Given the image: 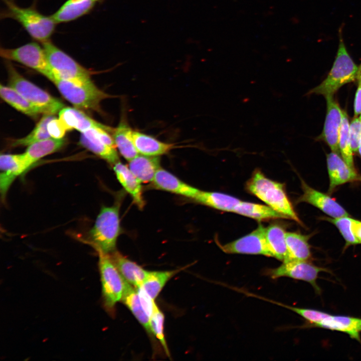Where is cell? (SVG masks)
I'll list each match as a JSON object with an SVG mask.
<instances>
[{
  "mask_svg": "<svg viewBox=\"0 0 361 361\" xmlns=\"http://www.w3.org/2000/svg\"><path fill=\"white\" fill-rule=\"evenodd\" d=\"M246 188L268 206L302 225L283 184L268 178L260 169H256L247 182Z\"/></svg>",
  "mask_w": 361,
  "mask_h": 361,
  "instance_id": "6da1fadb",
  "label": "cell"
},
{
  "mask_svg": "<svg viewBox=\"0 0 361 361\" xmlns=\"http://www.w3.org/2000/svg\"><path fill=\"white\" fill-rule=\"evenodd\" d=\"M119 208L118 203L111 206H103L89 231V239L98 252L109 254L116 251L121 231Z\"/></svg>",
  "mask_w": 361,
  "mask_h": 361,
  "instance_id": "7a4b0ae2",
  "label": "cell"
},
{
  "mask_svg": "<svg viewBox=\"0 0 361 361\" xmlns=\"http://www.w3.org/2000/svg\"><path fill=\"white\" fill-rule=\"evenodd\" d=\"M4 1L6 7L2 17L17 21L34 39L40 43L50 40L57 24L51 16H45L32 7H20L11 0Z\"/></svg>",
  "mask_w": 361,
  "mask_h": 361,
  "instance_id": "3957f363",
  "label": "cell"
},
{
  "mask_svg": "<svg viewBox=\"0 0 361 361\" xmlns=\"http://www.w3.org/2000/svg\"><path fill=\"white\" fill-rule=\"evenodd\" d=\"M358 70L340 37L336 56L330 72L326 78L308 94L322 95L325 98L333 96L341 86L357 79Z\"/></svg>",
  "mask_w": 361,
  "mask_h": 361,
  "instance_id": "277c9868",
  "label": "cell"
},
{
  "mask_svg": "<svg viewBox=\"0 0 361 361\" xmlns=\"http://www.w3.org/2000/svg\"><path fill=\"white\" fill-rule=\"evenodd\" d=\"M6 64L8 86L36 107L41 114L55 115L65 107L60 100L24 78L8 61Z\"/></svg>",
  "mask_w": 361,
  "mask_h": 361,
  "instance_id": "5b68a950",
  "label": "cell"
},
{
  "mask_svg": "<svg viewBox=\"0 0 361 361\" xmlns=\"http://www.w3.org/2000/svg\"><path fill=\"white\" fill-rule=\"evenodd\" d=\"M56 86L62 95L78 109L101 112L102 101L111 97L99 89L91 81L77 85L53 74L48 78Z\"/></svg>",
  "mask_w": 361,
  "mask_h": 361,
  "instance_id": "8992f818",
  "label": "cell"
},
{
  "mask_svg": "<svg viewBox=\"0 0 361 361\" xmlns=\"http://www.w3.org/2000/svg\"><path fill=\"white\" fill-rule=\"evenodd\" d=\"M42 45L54 75L77 85H83L91 81V72L59 48L50 40L42 43Z\"/></svg>",
  "mask_w": 361,
  "mask_h": 361,
  "instance_id": "52a82bcc",
  "label": "cell"
},
{
  "mask_svg": "<svg viewBox=\"0 0 361 361\" xmlns=\"http://www.w3.org/2000/svg\"><path fill=\"white\" fill-rule=\"evenodd\" d=\"M98 253L104 305L108 312H112L116 303L122 300L128 283L123 278L109 254Z\"/></svg>",
  "mask_w": 361,
  "mask_h": 361,
  "instance_id": "ba28073f",
  "label": "cell"
},
{
  "mask_svg": "<svg viewBox=\"0 0 361 361\" xmlns=\"http://www.w3.org/2000/svg\"><path fill=\"white\" fill-rule=\"evenodd\" d=\"M0 55L7 61L20 63L48 78L53 71L43 46L30 42L16 48H1Z\"/></svg>",
  "mask_w": 361,
  "mask_h": 361,
  "instance_id": "9c48e42d",
  "label": "cell"
},
{
  "mask_svg": "<svg viewBox=\"0 0 361 361\" xmlns=\"http://www.w3.org/2000/svg\"><path fill=\"white\" fill-rule=\"evenodd\" d=\"M322 271L328 272V270L315 266L308 260H291L283 262L276 268L266 269L263 273L273 279L286 277L307 282L316 292L320 293L321 290L317 284L316 279Z\"/></svg>",
  "mask_w": 361,
  "mask_h": 361,
  "instance_id": "30bf717a",
  "label": "cell"
},
{
  "mask_svg": "<svg viewBox=\"0 0 361 361\" xmlns=\"http://www.w3.org/2000/svg\"><path fill=\"white\" fill-rule=\"evenodd\" d=\"M265 229L260 224L250 233L225 244L217 243L222 251L228 254L262 255L272 257L268 248Z\"/></svg>",
  "mask_w": 361,
  "mask_h": 361,
  "instance_id": "8fae6325",
  "label": "cell"
},
{
  "mask_svg": "<svg viewBox=\"0 0 361 361\" xmlns=\"http://www.w3.org/2000/svg\"><path fill=\"white\" fill-rule=\"evenodd\" d=\"M301 182L303 194L297 202L311 204L333 218L349 216L345 210L330 196L311 188L302 179Z\"/></svg>",
  "mask_w": 361,
  "mask_h": 361,
  "instance_id": "7c38bea8",
  "label": "cell"
},
{
  "mask_svg": "<svg viewBox=\"0 0 361 361\" xmlns=\"http://www.w3.org/2000/svg\"><path fill=\"white\" fill-rule=\"evenodd\" d=\"M327 167L329 178L328 192L331 193L338 186L348 182H360L361 175L350 167L337 152L327 155Z\"/></svg>",
  "mask_w": 361,
  "mask_h": 361,
  "instance_id": "4fadbf2b",
  "label": "cell"
},
{
  "mask_svg": "<svg viewBox=\"0 0 361 361\" xmlns=\"http://www.w3.org/2000/svg\"><path fill=\"white\" fill-rule=\"evenodd\" d=\"M326 114L323 129L320 137L328 144L333 152H337L342 111L333 96L325 98Z\"/></svg>",
  "mask_w": 361,
  "mask_h": 361,
  "instance_id": "5bb4252c",
  "label": "cell"
},
{
  "mask_svg": "<svg viewBox=\"0 0 361 361\" xmlns=\"http://www.w3.org/2000/svg\"><path fill=\"white\" fill-rule=\"evenodd\" d=\"M28 169L24 153L1 155L0 191L2 200L5 199L15 179Z\"/></svg>",
  "mask_w": 361,
  "mask_h": 361,
  "instance_id": "9a60e30c",
  "label": "cell"
},
{
  "mask_svg": "<svg viewBox=\"0 0 361 361\" xmlns=\"http://www.w3.org/2000/svg\"><path fill=\"white\" fill-rule=\"evenodd\" d=\"M157 189L165 191L194 200L199 189L192 186L168 171L160 167L152 182Z\"/></svg>",
  "mask_w": 361,
  "mask_h": 361,
  "instance_id": "2e32d148",
  "label": "cell"
},
{
  "mask_svg": "<svg viewBox=\"0 0 361 361\" xmlns=\"http://www.w3.org/2000/svg\"><path fill=\"white\" fill-rule=\"evenodd\" d=\"M113 165L118 182L130 195L136 206L139 209H143L145 202L142 195L141 183L130 170L128 166L119 161Z\"/></svg>",
  "mask_w": 361,
  "mask_h": 361,
  "instance_id": "e0dca14e",
  "label": "cell"
},
{
  "mask_svg": "<svg viewBox=\"0 0 361 361\" xmlns=\"http://www.w3.org/2000/svg\"><path fill=\"white\" fill-rule=\"evenodd\" d=\"M109 255L123 278L136 289L142 284L149 271L115 251Z\"/></svg>",
  "mask_w": 361,
  "mask_h": 361,
  "instance_id": "ac0fdd59",
  "label": "cell"
},
{
  "mask_svg": "<svg viewBox=\"0 0 361 361\" xmlns=\"http://www.w3.org/2000/svg\"><path fill=\"white\" fill-rule=\"evenodd\" d=\"M102 0H68L51 16L57 24L76 20L89 13Z\"/></svg>",
  "mask_w": 361,
  "mask_h": 361,
  "instance_id": "d6986e66",
  "label": "cell"
},
{
  "mask_svg": "<svg viewBox=\"0 0 361 361\" xmlns=\"http://www.w3.org/2000/svg\"><path fill=\"white\" fill-rule=\"evenodd\" d=\"M58 114V118L68 131L75 129L83 133L95 127H109L96 121L76 108L64 107Z\"/></svg>",
  "mask_w": 361,
  "mask_h": 361,
  "instance_id": "ffe728a7",
  "label": "cell"
},
{
  "mask_svg": "<svg viewBox=\"0 0 361 361\" xmlns=\"http://www.w3.org/2000/svg\"><path fill=\"white\" fill-rule=\"evenodd\" d=\"M315 326L343 332L360 341V318L329 314Z\"/></svg>",
  "mask_w": 361,
  "mask_h": 361,
  "instance_id": "44dd1931",
  "label": "cell"
},
{
  "mask_svg": "<svg viewBox=\"0 0 361 361\" xmlns=\"http://www.w3.org/2000/svg\"><path fill=\"white\" fill-rule=\"evenodd\" d=\"M133 131L125 116H122L112 136L120 154L128 161L138 154L133 139Z\"/></svg>",
  "mask_w": 361,
  "mask_h": 361,
  "instance_id": "7402d4cb",
  "label": "cell"
},
{
  "mask_svg": "<svg viewBox=\"0 0 361 361\" xmlns=\"http://www.w3.org/2000/svg\"><path fill=\"white\" fill-rule=\"evenodd\" d=\"M159 156L138 154L129 161L128 167L141 183L153 181L155 173L160 167Z\"/></svg>",
  "mask_w": 361,
  "mask_h": 361,
  "instance_id": "603a6c76",
  "label": "cell"
},
{
  "mask_svg": "<svg viewBox=\"0 0 361 361\" xmlns=\"http://www.w3.org/2000/svg\"><path fill=\"white\" fill-rule=\"evenodd\" d=\"M133 139L138 153L147 156H159L168 153L174 145L158 140L138 131H133Z\"/></svg>",
  "mask_w": 361,
  "mask_h": 361,
  "instance_id": "cb8c5ba5",
  "label": "cell"
},
{
  "mask_svg": "<svg viewBox=\"0 0 361 361\" xmlns=\"http://www.w3.org/2000/svg\"><path fill=\"white\" fill-rule=\"evenodd\" d=\"M65 143L64 138L50 137L30 144L24 153L27 166L29 168L42 157L58 151Z\"/></svg>",
  "mask_w": 361,
  "mask_h": 361,
  "instance_id": "d4e9b609",
  "label": "cell"
},
{
  "mask_svg": "<svg viewBox=\"0 0 361 361\" xmlns=\"http://www.w3.org/2000/svg\"><path fill=\"white\" fill-rule=\"evenodd\" d=\"M79 142L83 147L110 164L113 165L119 161L116 148L110 147L100 140L90 130L81 133Z\"/></svg>",
  "mask_w": 361,
  "mask_h": 361,
  "instance_id": "484cf974",
  "label": "cell"
},
{
  "mask_svg": "<svg viewBox=\"0 0 361 361\" xmlns=\"http://www.w3.org/2000/svg\"><path fill=\"white\" fill-rule=\"evenodd\" d=\"M286 232L280 225L273 224L265 229V237L272 257L282 261L288 259Z\"/></svg>",
  "mask_w": 361,
  "mask_h": 361,
  "instance_id": "4316f807",
  "label": "cell"
},
{
  "mask_svg": "<svg viewBox=\"0 0 361 361\" xmlns=\"http://www.w3.org/2000/svg\"><path fill=\"white\" fill-rule=\"evenodd\" d=\"M233 212L259 221L276 219H288L285 215L275 211L268 205L242 201H240L235 207Z\"/></svg>",
  "mask_w": 361,
  "mask_h": 361,
  "instance_id": "83f0119b",
  "label": "cell"
},
{
  "mask_svg": "<svg viewBox=\"0 0 361 361\" xmlns=\"http://www.w3.org/2000/svg\"><path fill=\"white\" fill-rule=\"evenodd\" d=\"M194 200L217 210L230 212H233L235 207L240 201L238 199L226 194L200 190Z\"/></svg>",
  "mask_w": 361,
  "mask_h": 361,
  "instance_id": "f1b7e54d",
  "label": "cell"
},
{
  "mask_svg": "<svg viewBox=\"0 0 361 361\" xmlns=\"http://www.w3.org/2000/svg\"><path fill=\"white\" fill-rule=\"evenodd\" d=\"M309 238V236L298 233H286V242L288 251V259L286 261L309 260L311 258V253L308 243Z\"/></svg>",
  "mask_w": 361,
  "mask_h": 361,
  "instance_id": "f546056e",
  "label": "cell"
},
{
  "mask_svg": "<svg viewBox=\"0 0 361 361\" xmlns=\"http://www.w3.org/2000/svg\"><path fill=\"white\" fill-rule=\"evenodd\" d=\"M1 98L18 111L36 119L41 114L39 110L16 90L10 86L1 84Z\"/></svg>",
  "mask_w": 361,
  "mask_h": 361,
  "instance_id": "4dcf8cb0",
  "label": "cell"
},
{
  "mask_svg": "<svg viewBox=\"0 0 361 361\" xmlns=\"http://www.w3.org/2000/svg\"><path fill=\"white\" fill-rule=\"evenodd\" d=\"M121 300L148 333H152L149 316L142 305L137 289L128 283Z\"/></svg>",
  "mask_w": 361,
  "mask_h": 361,
  "instance_id": "1f68e13d",
  "label": "cell"
},
{
  "mask_svg": "<svg viewBox=\"0 0 361 361\" xmlns=\"http://www.w3.org/2000/svg\"><path fill=\"white\" fill-rule=\"evenodd\" d=\"M180 270V269L148 271L142 285L139 288L154 300L167 282Z\"/></svg>",
  "mask_w": 361,
  "mask_h": 361,
  "instance_id": "d6a6232c",
  "label": "cell"
},
{
  "mask_svg": "<svg viewBox=\"0 0 361 361\" xmlns=\"http://www.w3.org/2000/svg\"><path fill=\"white\" fill-rule=\"evenodd\" d=\"M55 117L54 115H43L34 129L25 137L13 141L12 146H29L36 142L51 137L48 130V124Z\"/></svg>",
  "mask_w": 361,
  "mask_h": 361,
  "instance_id": "836d02e7",
  "label": "cell"
},
{
  "mask_svg": "<svg viewBox=\"0 0 361 361\" xmlns=\"http://www.w3.org/2000/svg\"><path fill=\"white\" fill-rule=\"evenodd\" d=\"M338 146L341 157L350 167L354 168L353 151L349 137V123L347 115L342 111V118L340 129Z\"/></svg>",
  "mask_w": 361,
  "mask_h": 361,
  "instance_id": "e575fe53",
  "label": "cell"
},
{
  "mask_svg": "<svg viewBox=\"0 0 361 361\" xmlns=\"http://www.w3.org/2000/svg\"><path fill=\"white\" fill-rule=\"evenodd\" d=\"M164 319L163 313L156 303H154L152 313L149 317V323L152 334L160 341L162 346L168 355L169 351L164 335Z\"/></svg>",
  "mask_w": 361,
  "mask_h": 361,
  "instance_id": "d590c367",
  "label": "cell"
},
{
  "mask_svg": "<svg viewBox=\"0 0 361 361\" xmlns=\"http://www.w3.org/2000/svg\"><path fill=\"white\" fill-rule=\"evenodd\" d=\"M334 224L338 229L345 241V246L359 244L352 230V219L348 216L336 218H324Z\"/></svg>",
  "mask_w": 361,
  "mask_h": 361,
  "instance_id": "8d00e7d4",
  "label": "cell"
},
{
  "mask_svg": "<svg viewBox=\"0 0 361 361\" xmlns=\"http://www.w3.org/2000/svg\"><path fill=\"white\" fill-rule=\"evenodd\" d=\"M258 297L263 299L269 301V302L276 304L278 305H280L284 307L287 308L295 312V313H296L297 314H298V315H299L301 317H302L304 319H305L307 321L309 322L310 324H312V326H315L317 324H318L319 323H320L323 319H324L325 318H326L327 316H328L329 315V314L325 312H323V311L315 310V309L290 306L287 305L286 304H284L281 303L275 302L273 300H268L267 299L263 298L262 297H261L260 296V297L258 296Z\"/></svg>",
  "mask_w": 361,
  "mask_h": 361,
  "instance_id": "74e56055",
  "label": "cell"
},
{
  "mask_svg": "<svg viewBox=\"0 0 361 361\" xmlns=\"http://www.w3.org/2000/svg\"><path fill=\"white\" fill-rule=\"evenodd\" d=\"M349 137L353 152L358 151L361 139V120L357 116L354 117L349 124Z\"/></svg>",
  "mask_w": 361,
  "mask_h": 361,
  "instance_id": "f35d334b",
  "label": "cell"
},
{
  "mask_svg": "<svg viewBox=\"0 0 361 361\" xmlns=\"http://www.w3.org/2000/svg\"><path fill=\"white\" fill-rule=\"evenodd\" d=\"M48 130L51 137L58 139L64 138L68 131L59 118L56 117L49 122Z\"/></svg>",
  "mask_w": 361,
  "mask_h": 361,
  "instance_id": "ab89813d",
  "label": "cell"
},
{
  "mask_svg": "<svg viewBox=\"0 0 361 361\" xmlns=\"http://www.w3.org/2000/svg\"><path fill=\"white\" fill-rule=\"evenodd\" d=\"M357 80L358 84L354 101V117L361 114V78Z\"/></svg>",
  "mask_w": 361,
  "mask_h": 361,
  "instance_id": "60d3db41",
  "label": "cell"
},
{
  "mask_svg": "<svg viewBox=\"0 0 361 361\" xmlns=\"http://www.w3.org/2000/svg\"><path fill=\"white\" fill-rule=\"evenodd\" d=\"M352 230L359 244L361 243V221L352 219Z\"/></svg>",
  "mask_w": 361,
  "mask_h": 361,
  "instance_id": "b9f144b4",
  "label": "cell"
},
{
  "mask_svg": "<svg viewBox=\"0 0 361 361\" xmlns=\"http://www.w3.org/2000/svg\"><path fill=\"white\" fill-rule=\"evenodd\" d=\"M361 78V64L360 66L358 67V72H357V80Z\"/></svg>",
  "mask_w": 361,
  "mask_h": 361,
  "instance_id": "7bdbcfd3",
  "label": "cell"
},
{
  "mask_svg": "<svg viewBox=\"0 0 361 361\" xmlns=\"http://www.w3.org/2000/svg\"><path fill=\"white\" fill-rule=\"evenodd\" d=\"M359 118L361 120V114L359 116ZM358 152L360 156H361V139H360V143H359V147H358Z\"/></svg>",
  "mask_w": 361,
  "mask_h": 361,
  "instance_id": "ee69618b",
  "label": "cell"
}]
</instances>
